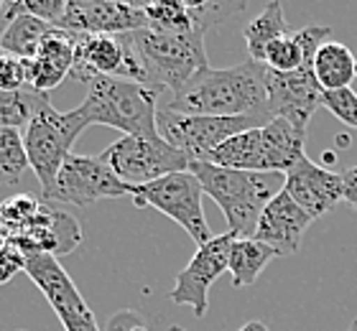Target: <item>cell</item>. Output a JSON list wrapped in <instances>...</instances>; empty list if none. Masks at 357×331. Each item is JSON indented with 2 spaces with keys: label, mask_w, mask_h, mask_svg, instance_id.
I'll list each match as a JSON object with an SVG mask.
<instances>
[{
  "label": "cell",
  "mask_w": 357,
  "mask_h": 331,
  "mask_svg": "<svg viewBox=\"0 0 357 331\" xmlns=\"http://www.w3.org/2000/svg\"><path fill=\"white\" fill-rule=\"evenodd\" d=\"M268 66L258 61H243L230 69H204L186 84L169 110L181 115H204V118H253L268 125L273 120L271 100L266 87Z\"/></svg>",
  "instance_id": "1"
},
{
  "label": "cell",
  "mask_w": 357,
  "mask_h": 331,
  "mask_svg": "<svg viewBox=\"0 0 357 331\" xmlns=\"http://www.w3.org/2000/svg\"><path fill=\"white\" fill-rule=\"evenodd\" d=\"M189 171L199 178L202 192L222 209L227 232L238 240L255 235L263 209L283 189V174L232 171L207 161H192Z\"/></svg>",
  "instance_id": "2"
},
{
  "label": "cell",
  "mask_w": 357,
  "mask_h": 331,
  "mask_svg": "<svg viewBox=\"0 0 357 331\" xmlns=\"http://www.w3.org/2000/svg\"><path fill=\"white\" fill-rule=\"evenodd\" d=\"M133 54L143 72V84L151 89H172L178 95L199 72L209 69L204 31L184 33H161L153 29H141L128 33Z\"/></svg>",
  "instance_id": "3"
},
{
  "label": "cell",
  "mask_w": 357,
  "mask_h": 331,
  "mask_svg": "<svg viewBox=\"0 0 357 331\" xmlns=\"http://www.w3.org/2000/svg\"><path fill=\"white\" fill-rule=\"evenodd\" d=\"M158 105V89L115 77H97L89 82L87 100L72 112L84 128L107 125L118 128L123 135L161 138L156 130Z\"/></svg>",
  "instance_id": "4"
},
{
  "label": "cell",
  "mask_w": 357,
  "mask_h": 331,
  "mask_svg": "<svg viewBox=\"0 0 357 331\" xmlns=\"http://www.w3.org/2000/svg\"><path fill=\"white\" fill-rule=\"evenodd\" d=\"M82 130L84 125L77 120L75 112L54 110V105L49 102V95L41 97L33 118L23 130L29 163L36 178L41 181V197H46L54 189L61 166L72 155V146H75L77 135Z\"/></svg>",
  "instance_id": "5"
},
{
  "label": "cell",
  "mask_w": 357,
  "mask_h": 331,
  "mask_svg": "<svg viewBox=\"0 0 357 331\" xmlns=\"http://www.w3.org/2000/svg\"><path fill=\"white\" fill-rule=\"evenodd\" d=\"M202 194L204 192H202L199 178L194 176L192 171H178V174L158 178L153 184L135 186L133 204L138 209L153 206L156 212L166 214L178 227H184L186 235L202 247L212 240L204 206H202Z\"/></svg>",
  "instance_id": "6"
},
{
  "label": "cell",
  "mask_w": 357,
  "mask_h": 331,
  "mask_svg": "<svg viewBox=\"0 0 357 331\" xmlns=\"http://www.w3.org/2000/svg\"><path fill=\"white\" fill-rule=\"evenodd\" d=\"M107 166L115 171L120 181L128 186H146L158 178L189 171V155L169 146L164 138H138L123 135L100 153Z\"/></svg>",
  "instance_id": "7"
},
{
  "label": "cell",
  "mask_w": 357,
  "mask_h": 331,
  "mask_svg": "<svg viewBox=\"0 0 357 331\" xmlns=\"http://www.w3.org/2000/svg\"><path fill=\"white\" fill-rule=\"evenodd\" d=\"M263 128L261 120L253 118H204V115H181L169 110L164 102L158 105L156 130L158 135L176 151L189 155V161H207L209 153L217 151L225 140L240 132Z\"/></svg>",
  "instance_id": "8"
},
{
  "label": "cell",
  "mask_w": 357,
  "mask_h": 331,
  "mask_svg": "<svg viewBox=\"0 0 357 331\" xmlns=\"http://www.w3.org/2000/svg\"><path fill=\"white\" fill-rule=\"evenodd\" d=\"M135 186H128L115 176V171L100 158V155H79L72 153L67 163L61 166L56 184L46 197H41L44 204H75L89 206L100 199H133Z\"/></svg>",
  "instance_id": "9"
},
{
  "label": "cell",
  "mask_w": 357,
  "mask_h": 331,
  "mask_svg": "<svg viewBox=\"0 0 357 331\" xmlns=\"http://www.w3.org/2000/svg\"><path fill=\"white\" fill-rule=\"evenodd\" d=\"M26 275L46 295L49 306L59 316L67 331H100L95 314L89 311L87 301L77 291L75 280L69 278L59 260L52 255H26Z\"/></svg>",
  "instance_id": "10"
},
{
  "label": "cell",
  "mask_w": 357,
  "mask_h": 331,
  "mask_svg": "<svg viewBox=\"0 0 357 331\" xmlns=\"http://www.w3.org/2000/svg\"><path fill=\"white\" fill-rule=\"evenodd\" d=\"M232 243H235V237L227 232V235H217L207 245L197 247L189 265L176 275V283H174L169 298L178 306H192L197 318L207 316L209 288L225 270H230Z\"/></svg>",
  "instance_id": "11"
},
{
  "label": "cell",
  "mask_w": 357,
  "mask_h": 331,
  "mask_svg": "<svg viewBox=\"0 0 357 331\" xmlns=\"http://www.w3.org/2000/svg\"><path fill=\"white\" fill-rule=\"evenodd\" d=\"M56 29L75 36H123L149 29L143 6L123 0H69Z\"/></svg>",
  "instance_id": "12"
},
{
  "label": "cell",
  "mask_w": 357,
  "mask_h": 331,
  "mask_svg": "<svg viewBox=\"0 0 357 331\" xmlns=\"http://www.w3.org/2000/svg\"><path fill=\"white\" fill-rule=\"evenodd\" d=\"M268 100H271V112L273 118L289 120L291 125L301 132H309L314 112L321 107L324 89L314 77V61H304L296 72L266 74Z\"/></svg>",
  "instance_id": "13"
},
{
  "label": "cell",
  "mask_w": 357,
  "mask_h": 331,
  "mask_svg": "<svg viewBox=\"0 0 357 331\" xmlns=\"http://www.w3.org/2000/svg\"><path fill=\"white\" fill-rule=\"evenodd\" d=\"M77 82H92L97 77H115L143 84L141 64L135 59L133 46L123 36H77V52L72 74Z\"/></svg>",
  "instance_id": "14"
},
{
  "label": "cell",
  "mask_w": 357,
  "mask_h": 331,
  "mask_svg": "<svg viewBox=\"0 0 357 331\" xmlns=\"http://www.w3.org/2000/svg\"><path fill=\"white\" fill-rule=\"evenodd\" d=\"M10 245H15L23 255L59 258V255H69L72 250H77V245H82V229L72 214L61 212L54 204H44L36 222L10 237Z\"/></svg>",
  "instance_id": "15"
},
{
  "label": "cell",
  "mask_w": 357,
  "mask_h": 331,
  "mask_svg": "<svg viewBox=\"0 0 357 331\" xmlns=\"http://www.w3.org/2000/svg\"><path fill=\"white\" fill-rule=\"evenodd\" d=\"M283 189L306 214L317 220L342 201V174L324 169L304 155L283 176Z\"/></svg>",
  "instance_id": "16"
},
{
  "label": "cell",
  "mask_w": 357,
  "mask_h": 331,
  "mask_svg": "<svg viewBox=\"0 0 357 331\" xmlns=\"http://www.w3.org/2000/svg\"><path fill=\"white\" fill-rule=\"evenodd\" d=\"M314 222L312 214H306L294 199L286 194V189L275 194L273 201L263 209L258 227H255L253 240L268 245L278 252V258L283 255H294L301 247L306 229Z\"/></svg>",
  "instance_id": "17"
},
{
  "label": "cell",
  "mask_w": 357,
  "mask_h": 331,
  "mask_svg": "<svg viewBox=\"0 0 357 331\" xmlns=\"http://www.w3.org/2000/svg\"><path fill=\"white\" fill-rule=\"evenodd\" d=\"M13 6V18L6 26V33L0 38V49L8 56H18V59H36L38 49L44 44V38L52 33V23L41 21V18H33L29 13H21L18 3H10Z\"/></svg>",
  "instance_id": "18"
},
{
  "label": "cell",
  "mask_w": 357,
  "mask_h": 331,
  "mask_svg": "<svg viewBox=\"0 0 357 331\" xmlns=\"http://www.w3.org/2000/svg\"><path fill=\"white\" fill-rule=\"evenodd\" d=\"M355 54L347 46L340 41H327L319 46V52L314 56V77L324 92L347 89L350 82L355 79Z\"/></svg>",
  "instance_id": "19"
},
{
  "label": "cell",
  "mask_w": 357,
  "mask_h": 331,
  "mask_svg": "<svg viewBox=\"0 0 357 331\" xmlns=\"http://www.w3.org/2000/svg\"><path fill=\"white\" fill-rule=\"evenodd\" d=\"M273 258H278V252L268 245L258 243L253 237H243L232 243L230 250V275H232V286L235 288H245L253 286L258 275L266 270V265Z\"/></svg>",
  "instance_id": "20"
},
{
  "label": "cell",
  "mask_w": 357,
  "mask_h": 331,
  "mask_svg": "<svg viewBox=\"0 0 357 331\" xmlns=\"http://www.w3.org/2000/svg\"><path fill=\"white\" fill-rule=\"evenodd\" d=\"M283 36H291L289 21H286V15H283L281 3H275L273 0V3H268L261 13L255 15L253 21L245 26V44H248L250 59L263 64V59H266V49Z\"/></svg>",
  "instance_id": "21"
},
{
  "label": "cell",
  "mask_w": 357,
  "mask_h": 331,
  "mask_svg": "<svg viewBox=\"0 0 357 331\" xmlns=\"http://www.w3.org/2000/svg\"><path fill=\"white\" fill-rule=\"evenodd\" d=\"M149 29L161 31V33H184V31H202L194 21L192 10L186 0H161V3H149L143 6ZM207 33V31H204Z\"/></svg>",
  "instance_id": "22"
},
{
  "label": "cell",
  "mask_w": 357,
  "mask_h": 331,
  "mask_svg": "<svg viewBox=\"0 0 357 331\" xmlns=\"http://www.w3.org/2000/svg\"><path fill=\"white\" fill-rule=\"evenodd\" d=\"M26 169H31V163L21 130L0 128V184H18V178L26 174Z\"/></svg>",
  "instance_id": "23"
},
{
  "label": "cell",
  "mask_w": 357,
  "mask_h": 331,
  "mask_svg": "<svg viewBox=\"0 0 357 331\" xmlns=\"http://www.w3.org/2000/svg\"><path fill=\"white\" fill-rule=\"evenodd\" d=\"M38 92L23 89V92H3L0 89V128H15V130H26L31 123L38 102H41Z\"/></svg>",
  "instance_id": "24"
},
{
  "label": "cell",
  "mask_w": 357,
  "mask_h": 331,
  "mask_svg": "<svg viewBox=\"0 0 357 331\" xmlns=\"http://www.w3.org/2000/svg\"><path fill=\"white\" fill-rule=\"evenodd\" d=\"M44 209V201L33 194H15L0 201V222L6 224V229L10 232V237L23 232L26 227H31L36 217Z\"/></svg>",
  "instance_id": "25"
},
{
  "label": "cell",
  "mask_w": 357,
  "mask_h": 331,
  "mask_svg": "<svg viewBox=\"0 0 357 331\" xmlns=\"http://www.w3.org/2000/svg\"><path fill=\"white\" fill-rule=\"evenodd\" d=\"M304 61H306L304 49H301V44L296 41V36L291 33V36H283L268 46L263 64H266L271 72L289 74V72H296Z\"/></svg>",
  "instance_id": "26"
},
{
  "label": "cell",
  "mask_w": 357,
  "mask_h": 331,
  "mask_svg": "<svg viewBox=\"0 0 357 331\" xmlns=\"http://www.w3.org/2000/svg\"><path fill=\"white\" fill-rule=\"evenodd\" d=\"M321 107H327L337 120H342L344 125H350L357 130V92L352 87L324 92Z\"/></svg>",
  "instance_id": "27"
},
{
  "label": "cell",
  "mask_w": 357,
  "mask_h": 331,
  "mask_svg": "<svg viewBox=\"0 0 357 331\" xmlns=\"http://www.w3.org/2000/svg\"><path fill=\"white\" fill-rule=\"evenodd\" d=\"M0 89L3 92H23L29 89V61L18 56H0Z\"/></svg>",
  "instance_id": "28"
},
{
  "label": "cell",
  "mask_w": 357,
  "mask_h": 331,
  "mask_svg": "<svg viewBox=\"0 0 357 331\" xmlns=\"http://www.w3.org/2000/svg\"><path fill=\"white\" fill-rule=\"evenodd\" d=\"M18 8H21V13H29L33 18L52 23V26H59L61 15L67 10V3L64 0H18Z\"/></svg>",
  "instance_id": "29"
},
{
  "label": "cell",
  "mask_w": 357,
  "mask_h": 331,
  "mask_svg": "<svg viewBox=\"0 0 357 331\" xmlns=\"http://www.w3.org/2000/svg\"><path fill=\"white\" fill-rule=\"evenodd\" d=\"M26 270V255H23L15 245H8L0 252V286H6L8 280L15 278V272Z\"/></svg>",
  "instance_id": "30"
},
{
  "label": "cell",
  "mask_w": 357,
  "mask_h": 331,
  "mask_svg": "<svg viewBox=\"0 0 357 331\" xmlns=\"http://www.w3.org/2000/svg\"><path fill=\"white\" fill-rule=\"evenodd\" d=\"M342 199L352 209H357V166L342 174Z\"/></svg>",
  "instance_id": "31"
},
{
  "label": "cell",
  "mask_w": 357,
  "mask_h": 331,
  "mask_svg": "<svg viewBox=\"0 0 357 331\" xmlns=\"http://www.w3.org/2000/svg\"><path fill=\"white\" fill-rule=\"evenodd\" d=\"M10 18H13V6L6 3L3 10H0V38H3V33H6V26L10 23ZM0 56H3V49H0Z\"/></svg>",
  "instance_id": "32"
},
{
  "label": "cell",
  "mask_w": 357,
  "mask_h": 331,
  "mask_svg": "<svg viewBox=\"0 0 357 331\" xmlns=\"http://www.w3.org/2000/svg\"><path fill=\"white\" fill-rule=\"evenodd\" d=\"M110 331H149V329H146V326H143L141 321H138V318H133V324L126 326V329H120V326L115 324V321H110Z\"/></svg>",
  "instance_id": "33"
},
{
  "label": "cell",
  "mask_w": 357,
  "mask_h": 331,
  "mask_svg": "<svg viewBox=\"0 0 357 331\" xmlns=\"http://www.w3.org/2000/svg\"><path fill=\"white\" fill-rule=\"evenodd\" d=\"M8 245H10V232H8V229H6V224H3V222H0V252L6 250Z\"/></svg>",
  "instance_id": "34"
},
{
  "label": "cell",
  "mask_w": 357,
  "mask_h": 331,
  "mask_svg": "<svg viewBox=\"0 0 357 331\" xmlns=\"http://www.w3.org/2000/svg\"><path fill=\"white\" fill-rule=\"evenodd\" d=\"M240 331H268V326L263 321H250V324H245Z\"/></svg>",
  "instance_id": "35"
},
{
  "label": "cell",
  "mask_w": 357,
  "mask_h": 331,
  "mask_svg": "<svg viewBox=\"0 0 357 331\" xmlns=\"http://www.w3.org/2000/svg\"><path fill=\"white\" fill-rule=\"evenodd\" d=\"M169 331H189V329H184V326H176V324H174V326H169Z\"/></svg>",
  "instance_id": "36"
},
{
  "label": "cell",
  "mask_w": 357,
  "mask_h": 331,
  "mask_svg": "<svg viewBox=\"0 0 357 331\" xmlns=\"http://www.w3.org/2000/svg\"><path fill=\"white\" fill-rule=\"evenodd\" d=\"M347 331H357V318H355V321H352L350 326H347Z\"/></svg>",
  "instance_id": "37"
},
{
  "label": "cell",
  "mask_w": 357,
  "mask_h": 331,
  "mask_svg": "<svg viewBox=\"0 0 357 331\" xmlns=\"http://www.w3.org/2000/svg\"><path fill=\"white\" fill-rule=\"evenodd\" d=\"M3 6H6V3H0V10H3Z\"/></svg>",
  "instance_id": "38"
},
{
  "label": "cell",
  "mask_w": 357,
  "mask_h": 331,
  "mask_svg": "<svg viewBox=\"0 0 357 331\" xmlns=\"http://www.w3.org/2000/svg\"><path fill=\"white\" fill-rule=\"evenodd\" d=\"M355 77H357V66H355Z\"/></svg>",
  "instance_id": "39"
}]
</instances>
